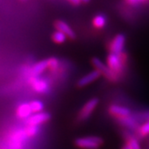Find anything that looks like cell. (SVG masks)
Wrapping results in <instances>:
<instances>
[{"label": "cell", "mask_w": 149, "mask_h": 149, "mask_svg": "<svg viewBox=\"0 0 149 149\" xmlns=\"http://www.w3.org/2000/svg\"><path fill=\"white\" fill-rule=\"evenodd\" d=\"M122 149H132L130 147H129V145L128 144H125L123 147V148Z\"/></svg>", "instance_id": "cb8c5ba5"}, {"label": "cell", "mask_w": 149, "mask_h": 149, "mask_svg": "<svg viewBox=\"0 0 149 149\" xmlns=\"http://www.w3.org/2000/svg\"><path fill=\"white\" fill-rule=\"evenodd\" d=\"M66 38H67V37L65 35L63 32L57 31V30L52 34V40H53V42H55L56 43H58V44L65 42Z\"/></svg>", "instance_id": "9a60e30c"}, {"label": "cell", "mask_w": 149, "mask_h": 149, "mask_svg": "<svg viewBox=\"0 0 149 149\" xmlns=\"http://www.w3.org/2000/svg\"><path fill=\"white\" fill-rule=\"evenodd\" d=\"M128 2L129 3H133V4H136V3H138L139 2H138V0H128Z\"/></svg>", "instance_id": "603a6c76"}, {"label": "cell", "mask_w": 149, "mask_h": 149, "mask_svg": "<svg viewBox=\"0 0 149 149\" xmlns=\"http://www.w3.org/2000/svg\"><path fill=\"white\" fill-rule=\"evenodd\" d=\"M118 119L122 126L126 127L129 129H137L140 127L139 120L135 118L134 115H132V114L128 117L121 118H118Z\"/></svg>", "instance_id": "9c48e42d"}, {"label": "cell", "mask_w": 149, "mask_h": 149, "mask_svg": "<svg viewBox=\"0 0 149 149\" xmlns=\"http://www.w3.org/2000/svg\"><path fill=\"white\" fill-rule=\"evenodd\" d=\"M103 143V139L96 136L79 138L74 141V144L82 149H98L101 147Z\"/></svg>", "instance_id": "6da1fadb"}, {"label": "cell", "mask_w": 149, "mask_h": 149, "mask_svg": "<svg viewBox=\"0 0 149 149\" xmlns=\"http://www.w3.org/2000/svg\"><path fill=\"white\" fill-rule=\"evenodd\" d=\"M92 64L95 66V70H97L101 75H104L108 80L111 81H115L118 80V75L115 72H113L107 65H105L101 60L99 58L92 59Z\"/></svg>", "instance_id": "7a4b0ae2"}, {"label": "cell", "mask_w": 149, "mask_h": 149, "mask_svg": "<svg viewBox=\"0 0 149 149\" xmlns=\"http://www.w3.org/2000/svg\"><path fill=\"white\" fill-rule=\"evenodd\" d=\"M125 45V37L123 34H118L113 38L111 43V53L119 55L123 52Z\"/></svg>", "instance_id": "52a82bcc"}, {"label": "cell", "mask_w": 149, "mask_h": 149, "mask_svg": "<svg viewBox=\"0 0 149 149\" xmlns=\"http://www.w3.org/2000/svg\"><path fill=\"white\" fill-rule=\"evenodd\" d=\"M35 80L32 82V87L34 91L39 94H45L49 90V85L47 81L43 79H38L37 77H34Z\"/></svg>", "instance_id": "8fae6325"}, {"label": "cell", "mask_w": 149, "mask_h": 149, "mask_svg": "<svg viewBox=\"0 0 149 149\" xmlns=\"http://www.w3.org/2000/svg\"><path fill=\"white\" fill-rule=\"evenodd\" d=\"M38 126H33V125H27V128L25 129V133L27 137H33L37 135L38 133Z\"/></svg>", "instance_id": "44dd1931"}, {"label": "cell", "mask_w": 149, "mask_h": 149, "mask_svg": "<svg viewBox=\"0 0 149 149\" xmlns=\"http://www.w3.org/2000/svg\"><path fill=\"white\" fill-rule=\"evenodd\" d=\"M135 118L139 120V122H143V121H149V110H146L143 112H140L136 114H133Z\"/></svg>", "instance_id": "ac0fdd59"}, {"label": "cell", "mask_w": 149, "mask_h": 149, "mask_svg": "<svg viewBox=\"0 0 149 149\" xmlns=\"http://www.w3.org/2000/svg\"><path fill=\"white\" fill-rule=\"evenodd\" d=\"M98 104H99V100L97 98H92L86 102L79 113V116H78L79 120L82 121L87 119L93 113V112L95 111Z\"/></svg>", "instance_id": "3957f363"}, {"label": "cell", "mask_w": 149, "mask_h": 149, "mask_svg": "<svg viewBox=\"0 0 149 149\" xmlns=\"http://www.w3.org/2000/svg\"><path fill=\"white\" fill-rule=\"evenodd\" d=\"M80 1H82V2H85V3H86V2H89V0H80Z\"/></svg>", "instance_id": "d4e9b609"}, {"label": "cell", "mask_w": 149, "mask_h": 149, "mask_svg": "<svg viewBox=\"0 0 149 149\" xmlns=\"http://www.w3.org/2000/svg\"><path fill=\"white\" fill-rule=\"evenodd\" d=\"M47 63L48 68H50L52 70H56L60 65V61L56 57H51V58L47 59Z\"/></svg>", "instance_id": "d6986e66"}, {"label": "cell", "mask_w": 149, "mask_h": 149, "mask_svg": "<svg viewBox=\"0 0 149 149\" xmlns=\"http://www.w3.org/2000/svg\"><path fill=\"white\" fill-rule=\"evenodd\" d=\"M107 65L110 69L118 74L123 69V62L119 55L110 53L107 57Z\"/></svg>", "instance_id": "5b68a950"}, {"label": "cell", "mask_w": 149, "mask_h": 149, "mask_svg": "<svg viewBox=\"0 0 149 149\" xmlns=\"http://www.w3.org/2000/svg\"><path fill=\"white\" fill-rule=\"evenodd\" d=\"M139 134L142 137H145L149 135V121H147L143 123L139 128Z\"/></svg>", "instance_id": "ffe728a7"}, {"label": "cell", "mask_w": 149, "mask_h": 149, "mask_svg": "<svg viewBox=\"0 0 149 149\" xmlns=\"http://www.w3.org/2000/svg\"><path fill=\"white\" fill-rule=\"evenodd\" d=\"M32 113V109L29 103H22L17 109V116L21 119H27Z\"/></svg>", "instance_id": "7c38bea8"}, {"label": "cell", "mask_w": 149, "mask_h": 149, "mask_svg": "<svg viewBox=\"0 0 149 149\" xmlns=\"http://www.w3.org/2000/svg\"><path fill=\"white\" fill-rule=\"evenodd\" d=\"M94 25L98 28H102L104 27V25L106 24V18L103 15H98L94 18L93 21Z\"/></svg>", "instance_id": "2e32d148"}, {"label": "cell", "mask_w": 149, "mask_h": 149, "mask_svg": "<svg viewBox=\"0 0 149 149\" xmlns=\"http://www.w3.org/2000/svg\"><path fill=\"white\" fill-rule=\"evenodd\" d=\"M109 111L112 115H113L114 117L118 118L128 117L129 115H131V111L128 108L118 106V105H111L109 109Z\"/></svg>", "instance_id": "ba28073f"}, {"label": "cell", "mask_w": 149, "mask_h": 149, "mask_svg": "<svg viewBox=\"0 0 149 149\" xmlns=\"http://www.w3.org/2000/svg\"><path fill=\"white\" fill-rule=\"evenodd\" d=\"M70 1L72 3H74V4H79L80 2H81L80 0H70Z\"/></svg>", "instance_id": "7402d4cb"}, {"label": "cell", "mask_w": 149, "mask_h": 149, "mask_svg": "<svg viewBox=\"0 0 149 149\" xmlns=\"http://www.w3.org/2000/svg\"><path fill=\"white\" fill-rule=\"evenodd\" d=\"M127 141H128L127 144H128L129 147L132 149H141V147H140V144H139L138 139H136L133 136L128 135L127 137Z\"/></svg>", "instance_id": "e0dca14e"}, {"label": "cell", "mask_w": 149, "mask_h": 149, "mask_svg": "<svg viewBox=\"0 0 149 149\" xmlns=\"http://www.w3.org/2000/svg\"><path fill=\"white\" fill-rule=\"evenodd\" d=\"M48 68L47 60H43L39 62H37L36 64L33 65V67L32 69V74H33V77H37Z\"/></svg>", "instance_id": "4fadbf2b"}, {"label": "cell", "mask_w": 149, "mask_h": 149, "mask_svg": "<svg viewBox=\"0 0 149 149\" xmlns=\"http://www.w3.org/2000/svg\"><path fill=\"white\" fill-rule=\"evenodd\" d=\"M143 1H145V0H138V2H143Z\"/></svg>", "instance_id": "484cf974"}, {"label": "cell", "mask_w": 149, "mask_h": 149, "mask_svg": "<svg viewBox=\"0 0 149 149\" xmlns=\"http://www.w3.org/2000/svg\"><path fill=\"white\" fill-rule=\"evenodd\" d=\"M55 26H56V28L57 29V31L63 32L67 37H69L70 39H74V37H75L74 32L71 29V27H70L66 22L59 20V21L56 22Z\"/></svg>", "instance_id": "30bf717a"}, {"label": "cell", "mask_w": 149, "mask_h": 149, "mask_svg": "<svg viewBox=\"0 0 149 149\" xmlns=\"http://www.w3.org/2000/svg\"><path fill=\"white\" fill-rule=\"evenodd\" d=\"M101 74L97 70H91V72H89L87 74L84 75L83 77H81L77 85L79 87H85L87 86L88 85H90L91 83L95 82L96 80H98L100 78Z\"/></svg>", "instance_id": "8992f818"}, {"label": "cell", "mask_w": 149, "mask_h": 149, "mask_svg": "<svg viewBox=\"0 0 149 149\" xmlns=\"http://www.w3.org/2000/svg\"><path fill=\"white\" fill-rule=\"evenodd\" d=\"M29 104H30L32 113H37L42 112L43 109H44V104L42 101H40V100H33V101L30 102Z\"/></svg>", "instance_id": "5bb4252c"}, {"label": "cell", "mask_w": 149, "mask_h": 149, "mask_svg": "<svg viewBox=\"0 0 149 149\" xmlns=\"http://www.w3.org/2000/svg\"><path fill=\"white\" fill-rule=\"evenodd\" d=\"M51 119V114L47 112H40L33 113L27 119V125L38 126Z\"/></svg>", "instance_id": "277c9868"}]
</instances>
